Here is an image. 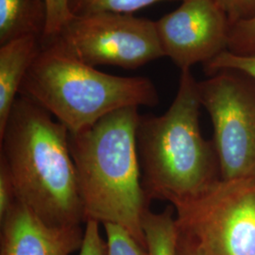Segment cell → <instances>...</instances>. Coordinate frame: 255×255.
Wrapping results in <instances>:
<instances>
[{
    "mask_svg": "<svg viewBox=\"0 0 255 255\" xmlns=\"http://www.w3.org/2000/svg\"><path fill=\"white\" fill-rule=\"evenodd\" d=\"M0 145L19 201L52 226L85 223L69 131L62 123L18 95L0 130Z\"/></svg>",
    "mask_w": 255,
    "mask_h": 255,
    "instance_id": "1",
    "label": "cell"
},
{
    "mask_svg": "<svg viewBox=\"0 0 255 255\" xmlns=\"http://www.w3.org/2000/svg\"><path fill=\"white\" fill-rule=\"evenodd\" d=\"M138 107L110 113L95 125L69 133L85 223L116 224L146 248L143 219L149 202L137 153Z\"/></svg>",
    "mask_w": 255,
    "mask_h": 255,
    "instance_id": "2",
    "label": "cell"
},
{
    "mask_svg": "<svg viewBox=\"0 0 255 255\" xmlns=\"http://www.w3.org/2000/svg\"><path fill=\"white\" fill-rule=\"evenodd\" d=\"M198 82L190 69L182 70L176 97L164 115L140 116L137 153L149 203L189 201L221 179L214 143L201 133Z\"/></svg>",
    "mask_w": 255,
    "mask_h": 255,
    "instance_id": "3",
    "label": "cell"
},
{
    "mask_svg": "<svg viewBox=\"0 0 255 255\" xmlns=\"http://www.w3.org/2000/svg\"><path fill=\"white\" fill-rule=\"evenodd\" d=\"M19 95L35 101L71 134L117 110L159 103L157 89L148 78L101 72L68 54L53 40L42 44Z\"/></svg>",
    "mask_w": 255,
    "mask_h": 255,
    "instance_id": "4",
    "label": "cell"
},
{
    "mask_svg": "<svg viewBox=\"0 0 255 255\" xmlns=\"http://www.w3.org/2000/svg\"><path fill=\"white\" fill-rule=\"evenodd\" d=\"M179 233L203 255H255V176L220 179L172 205Z\"/></svg>",
    "mask_w": 255,
    "mask_h": 255,
    "instance_id": "5",
    "label": "cell"
},
{
    "mask_svg": "<svg viewBox=\"0 0 255 255\" xmlns=\"http://www.w3.org/2000/svg\"><path fill=\"white\" fill-rule=\"evenodd\" d=\"M51 40L80 62L94 67L106 64L136 69L164 57L154 21L132 13L72 16L59 34L48 41Z\"/></svg>",
    "mask_w": 255,
    "mask_h": 255,
    "instance_id": "6",
    "label": "cell"
},
{
    "mask_svg": "<svg viewBox=\"0 0 255 255\" xmlns=\"http://www.w3.org/2000/svg\"><path fill=\"white\" fill-rule=\"evenodd\" d=\"M198 87L214 128L221 179L255 176V80L223 70L198 82Z\"/></svg>",
    "mask_w": 255,
    "mask_h": 255,
    "instance_id": "7",
    "label": "cell"
},
{
    "mask_svg": "<svg viewBox=\"0 0 255 255\" xmlns=\"http://www.w3.org/2000/svg\"><path fill=\"white\" fill-rule=\"evenodd\" d=\"M155 26L164 57L182 71L228 49L231 23L215 0H182Z\"/></svg>",
    "mask_w": 255,
    "mask_h": 255,
    "instance_id": "8",
    "label": "cell"
},
{
    "mask_svg": "<svg viewBox=\"0 0 255 255\" xmlns=\"http://www.w3.org/2000/svg\"><path fill=\"white\" fill-rule=\"evenodd\" d=\"M0 223V255H70L84 237L82 225H49L19 201Z\"/></svg>",
    "mask_w": 255,
    "mask_h": 255,
    "instance_id": "9",
    "label": "cell"
},
{
    "mask_svg": "<svg viewBox=\"0 0 255 255\" xmlns=\"http://www.w3.org/2000/svg\"><path fill=\"white\" fill-rule=\"evenodd\" d=\"M42 47L41 39L23 37L0 46V130L18 97L28 69Z\"/></svg>",
    "mask_w": 255,
    "mask_h": 255,
    "instance_id": "10",
    "label": "cell"
},
{
    "mask_svg": "<svg viewBox=\"0 0 255 255\" xmlns=\"http://www.w3.org/2000/svg\"><path fill=\"white\" fill-rule=\"evenodd\" d=\"M46 0H0V46L23 37L45 36Z\"/></svg>",
    "mask_w": 255,
    "mask_h": 255,
    "instance_id": "11",
    "label": "cell"
},
{
    "mask_svg": "<svg viewBox=\"0 0 255 255\" xmlns=\"http://www.w3.org/2000/svg\"><path fill=\"white\" fill-rule=\"evenodd\" d=\"M173 206L161 213L148 210L143 219V231L148 255H178L179 230Z\"/></svg>",
    "mask_w": 255,
    "mask_h": 255,
    "instance_id": "12",
    "label": "cell"
},
{
    "mask_svg": "<svg viewBox=\"0 0 255 255\" xmlns=\"http://www.w3.org/2000/svg\"><path fill=\"white\" fill-rule=\"evenodd\" d=\"M161 1L176 0H68V7L73 16L100 12L132 13Z\"/></svg>",
    "mask_w": 255,
    "mask_h": 255,
    "instance_id": "13",
    "label": "cell"
},
{
    "mask_svg": "<svg viewBox=\"0 0 255 255\" xmlns=\"http://www.w3.org/2000/svg\"><path fill=\"white\" fill-rule=\"evenodd\" d=\"M203 65L208 76L223 70H233L245 74L255 81V56L254 55L236 54L225 50Z\"/></svg>",
    "mask_w": 255,
    "mask_h": 255,
    "instance_id": "14",
    "label": "cell"
},
{
    "mask_svg": "<svg viewBox=\"0 0 255 255\" xmlns=\"http://www.w3.org/2000/svg\"><path fill=\"white\" fill-rule=\"evenodd\" d=\"M108 255H148L146 248L142 246L126 230L119 225L103 224Z\"/></svg>",
    "mask_w": 255,
    "mask_h": 255,
    "instance_id": "15",
    "label": "cell"
},
{
    "mask_svg": "<svg viewBox=\"0 0 255 255\" xmlns=\"http://www.w3.org/2000/svg\"><path fill=\"white\" fill-rule=\"evenodd\" d=\"M227 50L255 56V15L231 25Z\"/></svg>",
    "mask_w": 255,
    "mask_h": 255,
    "instance_id": "16",
    "label": "cell"
},
{
    "mask_svg": "<svg viewBox=\"0 0 255 255\" xmlns=\"http://www.w3.org/2000/svg\"><path fill=\"white\" fill-rule=\"evenodd\" d=\"M47 1V25L42 43L54 38L59 34L64 25L73 15L71 14L68 0H46Z\"/></svg>",
    "mask_w": 255,
    "mask_h": 255,
    "instance_id": "17",
    "label": "cell"
},
{
    "mask_svg": "<svg viewBox=\"0 0 255 255\" xmlns=\"http://www.w3.org/2000/svg\"><path fill=\"white\" fill-rule=\"evenodd\" d=\"M84 229V237L79 255H108L107 241L101 235L100 223L88 220Z\"/></svg>",
    "mask_w": 255,
    "mask_h": 255,
    "instance_id": "18",
    "label": "cell"
},
{
    "mask_svg": "<svg viewBox=\"0 0 255 255\" xmlns=\"http://www.w3.org/2000/svg\"><path fill=\"white\" fill-rule=\"evenodd\" d=\"M18 201L15 187L6 164L0 160V219Z\"/></svg>",
    "mask_w": 255,
    "mask_h": 255,
    "instance_id": "19",
    "label": "cell"
},
{
    "mask_svg": "<svg viewBox=\"0 0 255 255\" xmlns=\"http://www.w3.org/2000/svg\"><path fill=\"white\" fill-rule=\"evenodd\" d=\"M227 14L230 23L251 18L255 15V0H215Z\"/></svg>",
    "mask_w": 255,
    "mask_h": 255,
    "instance_id": "20",
    "label": "cell"
},
{
    "mask_svg": "<svg viewBox=\"0 0 255 255\" xmlns=\"http://www.w3.org/2000/svg\"><path fill=\"white\" fill-rule=\"evenodd\" d=\"M178 255H203L201 251L195 246V244L189 239L182 236L179 233V244H178Z\"/></svg>",
    "mask_w": 255,
    "mask_h": 255,
    "instance_id": "21",
    "label": "cell"
}]
</instances>
